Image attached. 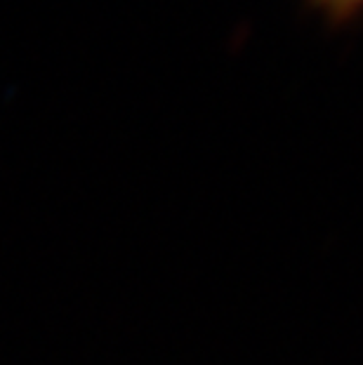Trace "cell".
Instances as JSON below:
<instances>
[{"label":"cell","mask_w":363,"mask_h":365,"mask_svg":"<svg viewBox=\"0 0 363 365\" xmlns=\"http://www.w3.org/2000/svg\"><path fill=\"white\" fill-rule=\"evenodd\" d=\"M307 3L333 26H342L363 14V0H307Z\"/></svg>","instance_id":"1"}]
</instances>
